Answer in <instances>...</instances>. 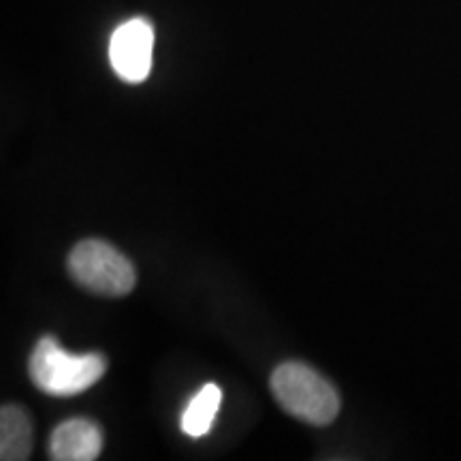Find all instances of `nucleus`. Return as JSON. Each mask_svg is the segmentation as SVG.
<instances>
[{
  "instance_id": "obj_1",
  "label": "nucleus",
  "mask_w": 461,
  "mask_h": 461,
  "mask_svg": "<svg viewBox=\"0 0 461 461\" xmlns=\"http://www.w3.org/2000/svg\"><path fill=\"white\" fill-rule=\"evenodd\" d=\"M107 370L99 353L71 355L54 338H41L34 346L28 374L34 387L51 397H71L99 383Z\"/></svg>"
},
{
  "instance_id": "obj_2",
  "label": "nucleus",
  "mask_w": 461,
  "mask_h": 461,
  "mask_svg": "<svg viewBox=\"0 0 461 461\" xmlns=\"http://www.w3.org/2000/svg\"><path fill=\"white\" fill-rule=\"evenodd\" d=\"M272 393L282 411L310 425H330L339 412V395L327 378L305 363H282L272 374Z\"/></svg>"
},
{
  "instance_id": "obj_3",
  "label": "nucleus",
  "mask_w": 461,
  "mask_h": 461,
  "mask_svg": "<svg viewBox=\"0 0 461 461\" xmlns=\"http://www.w3.org/2000/svg\"><path fill=\"white\" fill-rule=\"evenodd\" d=\"M68 272L79 286L105 297L129 295L137 282L129 258L101 240L79 241L68 257Z\"/></svg>"
},
{
  "instance_id": "obj_4",
  "label": "nucleus",
  "mask_w": 461,
  "mask_h": 461,
  "mask_svg": "<svg viewBox=\"0 0 461 461\" xmlns=\"http://www.w3.org/2000/svg\"><path fill=\"white\" fill-rule=\"evenodd\" d=\"M154 28L148 20H129L109 39V62L115 75L129 84H140L152 68Z\"/></svg>"
},
{
  "instance_id": "obj_5",
  "label": "nucleus",
  "mask_w": 461,
  "mask_h": 461,
  "mask_svg": "<svg viewBox=\"0 0 461 461\" xmlns=\"http://www.w3.org/2000/svg\"><path fill=\"white\" fill-rule=\"evenodd\" d=\"M103 431L88 419H68L51 431L50 457L56 461H92L101 455Z\"/></svg>"
},
{
  "instance_id": "obj_6",
  "label": "nucleus",
  "mask_w": 461,
  "mask_h": 461,
  "mask_svg": "<svg viewBox=\"0 0 461 461\" xmlns=\"http://www.w3.org/2000/svg\"><path fill=\"white\" fill-rule=\"evenodd\" d=\"M32 451V423L15 403H5L0 411V459L24 461Z\"/></svg>"
},
{
  "instance_id": "obj_7",
  "label": "nucleus",
  "mask_w": 461,
  "mask_h": 461,
  "mask_svg": "<svg viewBox=\"0 0 461 461\" xmlns=\"http://www.w3.org/2000/svg\"><path fill=\"white\" fill-rule=\"evenodd\" d=\"M221 402H222V391L214 383H207L199 393L190 397L188 406L184 408L182 420H180V428L184 434L190 438L205 436L207 431L212 429V425H214Z\"/></svg>"
}]
</instances>
